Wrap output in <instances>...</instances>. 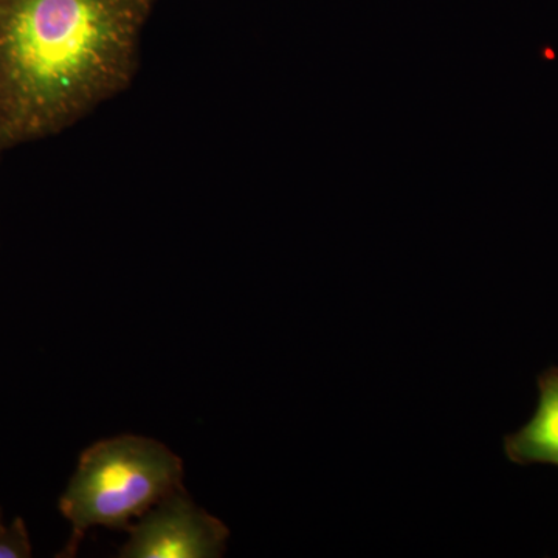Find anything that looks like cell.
<instances>
[{
  "instance_id": "cell-6",
  "label": "cell",
  "mask_w": 558,
  "mask_h": 558,
  "mask_svg": "<svg viewBox=\"0 0 558 558\" xmlns=\"http://www.w3.org/2000/svg\"><path fill=\"white\" fill-rule=\"evenodd\" d=\"M0 524H2V510H0Z\"/></svg>"
},
{
  "instance_id": "cell-3",
  "label": "cell",
  "mask_w": 558,
  "mask_h": 558,
  "mask_svg": "<svg viewBox=\"0 0 558 558\" xmlns=\"http://www.w3.org/2000/svg\"><path fill=\"white\" fill-rule=\"evenodd\" d=\"M130 538L123 558H219L226 554L230 531L178 488L126 529Z\"/></svg>"
},
{
  "instance_id": "cell-2",
  "label": "cell",
  "mask_w": 558,
  "mask_h": 558,
  "mask_svg": "<svg viewBox=\"0 0 558 558\" xmlns=\"http://www.w3.org/2000/svg\"><path fill=\"white\" fill-rule=\"evenodd\" d=\"M182 459L159 440L121 435L81 453L60 498L72 534L61 557H75L94 527L126 531L160 499L183 487Z\"/></svg>"
},
{
  "instance_id": "cell-4",
  "label": "cell",
  "mask_w": 558,
  "mask_h": 558,
  "mask_svg": "<svg viewBox=\"0 0 558 558\" xmlns=\"http://www.w3.org/2000/svg\"><path fill=\"white\" fill-rule=\"evenodd\" d=\"M505 453L515 464L558 468V368L538 377L537 410L519 432L506 436Z\"/></svg>"
},
{
  "instance_id": "cell-7",
  "label": "cell",
  "mask_w": 558,
  "mask_h": 558,
  "mask_svg": "<svg viewBox=\"0 0 558 558\" xmlns=\"http://www.w3.org/2000/svg\"><path fill=\"white\" fill-rule=\"evenodd\" d=\"M0 150H2V149H0Z\"/></svg>"
},
{
  "instance_id": "cell-1",
  "label": "cell",
  "mask_w": 558,
  "mask_h": 558,
  "mask_svg": "<svg viewBox=\"0 0 558 558\" xmlns=\"http://www.w3.org/2000/svg\"><path fill=\"white\" fill-rule=\"evenodd\" d=\"M154 0H0V149L50 137L130 86Z\"/></svg>"
},
{
  "instance_id": "cell-5",
  "label": "cell",
  "mask_w": 558,
  "mask_h": 558,
  "mask_svg": "<svg viewBox=\"0 0 558 558\" xmlns=\"http://www.w3.org/2000/svg\"><path fill=\"white\" fill-rule=\"evenodd\" d=\"M32 554L31 535L21 517L9 526L0 524V558H28Z\"/></svg>"
}]
</instances>
